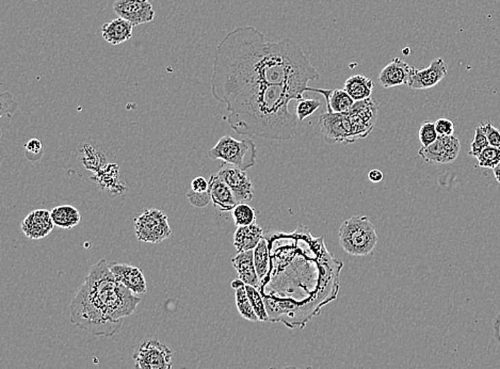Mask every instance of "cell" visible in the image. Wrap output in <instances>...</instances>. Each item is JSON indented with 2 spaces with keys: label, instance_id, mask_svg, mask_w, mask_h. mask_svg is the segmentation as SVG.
I'll list each match as a JSON object with an SVG mask.
<instances>
[{
  "label": "cell",
  "instance_id": "obj_1",
  "mask_svg": "<svg viewBox=\"0 0 500 369\" xmlns=\"http://www.w3.org/2000/svg\"><path fill=\"white\" fill-rule=\"evenodd\" d=\"M319 79L302 49L291 39L267 41L265 34L252 26L235 28L215 49L211 91L224 104L236 95L265 87L288 88L304 94L324 89L307 86Z\"/></svg>",
  "mask_w": 500,
  "mask_h": 369
},
{
  "label": "cell",
  "instance_id": "obj_2",
  "mask_svg": "<svg viewBox=\"0 0 500 369\" xmlns=\"http://www.w3.org/2000/svg\"><path fill=\"white\" fill-rule=\"evenodd\" d=\"M140 301L138 296L116 280L108 262L101 259L90 268L85 282L73 298L70 320L97 338H111Z\"/></svg>",
  "mask_w": 500,
  "mask_h": 369
},
{
  "label": "cell",
  "instance_id": "obj_3",
  "mask_svg": "<svg viewBox=\"0 0 500 369\" xmlns=\"http://www.w3.org/2000/svg\"><path fill=\"white\" fill-rule=\"evenodd\" d=\"M302 99L303 95L280 86L250 90L225 101L228 114L224 120L239 135L290 140L299 120L290 112L289 103Z\"/></svg>",
  "mask_w": 500,
  "mask_h": 369
},
{
  "label": "cell",
  "instance_id": "obj_4",
  "mask_svg": "<svg viewBox=\"0 0 500 369\" xmlns=\"http://www.w3.org/2000/svg\"><path fill=\"white\" fill-rule=\"evenodd\" d=\"M379 105L372 97L354 103L345 114L326 112L319 118L324 141L329 144H351L365 139L375 128Z\"/></svg>",
  "mask_w": 500,
  "mask_h": 369
},
{
  "label": "cell",
  "instance_id": "obj_5",
  "mask_svg": "<svg viewBox=\"0 0 500 369\" xmlns=\"http://www.w3.org/2000/svg\"><path fill=\"white\" fill-rule=\"evenodd\" d=\"M339 244L345 253L356 257L368 256L377 248L378 234L367 216H353L341 223Z\"/></svg>",
  "mask_w": 500,
  "mask_h": 369
},
{
  "label": "cell",
  "instance_id": "obj_6",
  "mask_svg": "<svg viewBox=\"0 0 500 369\" xmlns=\"http://www.w3.org/2000/svg\"><path fill=\"white\" fill-rule=\"evenodd\" d=\"M208 157L247 171L256 164L257 147L250 139L237 140L231 136H224L208 152Z\"/></svg>",
  "mask_w": 500,
  "mask_h": 369
},
{
  "label": "cell",
  "instance_id": "obj_7",
  "mask_svg": "<svg viewBox=\"0 0 500 369\" xmlns=\"http://www.w3.org/2000/svg\"><path fill=\"white\" fill-rule=\"evenodd\" d=\"M135 237L139 242L159 244L171 237L172 229L167 215L162 210L148 209L135 218Z\"/></svg>",
  "mask_w": 500,
  "mask_h": 369
},
{
  "label": "cell",
  "instance_id": "obj_8",
  "mask_svg": "<svg viewBox=\"0 0 500 369\" xmlns=\"http://www.w3.org/2000/svg\"><path fill=\"white\" fill-rule=\"evenodd\" d=\"M172 351L157 340H145L133 355L137 369H172Z\"/></svg>",
  "mask_w": 500,
  "mask_h": 369
},
{
  "label": "cell",
  "instance_id": "obj_9",
  "mask_svg": "<svg viewBox=\"0 0 500 369\" xmlns=\"http://www.w3.org/2000/svg\"><path fill=\"white\" fill-rule=\"evenodd\" d=\"M461 151V143L456 136H438L429 147H421L418 155L429 164H451L457 160Z\"/></svg>",
  "mask_w": 500,
  "mask_h": 369
},
{
  "label": "cell",
  "instance_id": "obj_10",
  "mask_svg": "<svg viewBox=\"0 0 500 369\" xmlns=\"http://www.w3.org/2000/svg\"><path fill=\"white\" fill-rule=\"evenodd\" d=\"M220 177L237 199L238 203H247L254 196V187L247 172L242 171L231 164H223L217 172Z\"/></svg>",
  "mask_w": 500,
  "mask_h": 369
},
{
  "label": "cell",
  "instance_id": "obj_11",
  "mask_svg": "<svg viewBox=\"0 0 500 369\" xmlns=\"http://www.w3.org/2000/svg\"><path fill=\"white\" fill-rule=\"evenodd\" d=\"M114 11L133 27L148 24L155 18V10L150 0H116Z\"/></svg>",
  "mask_w": 500,
  "mask_h": 369
},
{
  "label": "cell",
  "instance_id": "obj_12",
  "mask_svg": "<svg viewBox=\"0 0 500 369\" xmlns=\"http://www.w3.org/2000/svg\"><path fill=\"white\" fill-rule=\"evenodd\" d=\"M447 73L448 66L444 59H435L429 68L423 70L414 68L413 74L408 80V88L412 90L430 89L440 84L447 76Z\"/></svg>",
  "mask_w": 500,
  "mask_h": 369
},
{
  "label": "cell",
  "instance_id": "obj_13",
  "mask_svg": "<svg viewBox=\"0 0 500 369\" xmlns=\"http://www.w3.org/2000/svg\"><path fill=\"white\" fill-rule=\"evenodd\" d=\"M53 227L49 210L36 209L23 220L21 229L27 238L36 240L49 236L53 232Z\"/></svg>",
  "mask_w": 500,
  "mask_h": 369
},
{
  "label": "cell",
  "instance_id": "obj_14",
  "mask_svg": "<svg viewBox=\"0 0 500 369\" xmlns=\"http://www.w3.org/2000/svg\"><path fill=\"white\" fill-rule=\"evenodd\" d=\"M110 270L114 273L116 280L129 288L135 296L146 294L148 292V284L145 280L142 270L138 267H133L127 264H112L110 265Z\"/></svg>",
  "mask_w": 500,
  "mask_h": 369
},
{
  "label": "cell",
  "instance_id": "obj_15",
  "mask_svg": "<svg viewBox=\"0 0 500 369\" xmlns=\"http://www.w3.org/2000/svg\"><path fill=\"white\" fill-rule=\"evenodd\" d=\"M413 71L414 66L396 57L380 73L379 84L385 89L408 85Z\"/></svg>",
  "mask_w": 500,
  "mask_h": 369
},
{
  "label": "cell",
  "instance_id": "obj_16",
  "mask_svg": "<svg viewBox=\"0 0 500 369\" xmlns=\"http://www.w3.org/2000/svg\"><path fill=\"white\" fill-rule=\"evenodd\" d=\"M209 192L213 205L222 213L232 212L239 204L230 187L218 177L217 173L209 179Z\"/></svg>",
  "mask_w": 500,
  "mask_h": 369
},
{
  "label": "cell",
  "instance_id": "obj_17",
  "mask_svg": "<svg viewBox=\"0 0 500 369\" xmlns=\"http://www.w3.org/2000/svg\"><path fill=\"white\" fill-rule=\"evenodd\" d=\"M233 266L237 271L238 279L246 285H250L259 290L261 280L257 275L256 267L254 263V250L240 252L232 259Z\"/></svg>",
  "mask_w": 500,
  "mask_h": 369
},
{
  "label": "cell",
  "instance_id": "obj_18",
  "mask_svg": "<svg viewBox=\"0 0 500 369\" xmlns=\"http://www.w3.org/2000/svg\"><path fill=\"white\" fill-rule=\"evenodd\" d=\"M133 28L131 23L118 17L102 27V36L107 43L120 45L133 38Z\"/></svg>",
  "mask_w": 500,
  "mask_h": 369
},
{
  "label": "cell",
  "instance_id": "obj_19",
  "mask_svg": "<svg viewBox=\"0 0 500 369\" xmlns=\"http://www.w3.org/2000/svg\"><path fill=\"white\" fill-rule=\"evenodd\" d=\"M263 238V229L256 223L249 227H237L234 234V246L238 253L251 251Z\"/></svg>",
  "mask_w": 500,
  "mask_h": 369
},
{
  "label": "cell",
  "instance_id": "obj_20",
  "mask_svg": "<svg viewBox=\"0 0 500 369\" xmlns=\"http://www.w3.org/2000/svg\"><path fill=\"white\" fill-rule=\"evenodd\" d=\"M322 95L326 97L328 112L333 114H345L356 103L345 89L324 90Z\"/></svg>",
  "mask_w": 500,
  "mask_h": 369
},
{
  "label": "cell",
  "instance_id": "obj_21",
  "mask_svg": "<svg viewBox=\"0 0 500 369\" xmlns=\"http://www.w3.org/2000/svg\"><path fill=\"white\" fill-rule=\"evenodd\" d=\"M375 84L366 76L354 75L345 81V90L356 101H364L371 97Z\"/></svg>",
  "mask_w": 500,
  "mask_h": 369
},
{
  "label": "cell",
  "instance_id": "obj_22",
  "mask_svg": "<svg viewBox=\"0 0 500 369\" xmlns=\"http://www.w3.org/2000/svg\"><path fill=\"white\" fill-rule=\"evenodd\" d=\"M53 225L61 229H73L79 225L81 216L79 210L72 205H60L51 212Z\"/></svg>",
  "mask_w": 500,
  "mask_h": 369
},
{
  "label": "cell",
  "instance_id": "obj_23",
  "mask_svg": "<svg viewBox=\"0 0 500 369\" xmlns=\"http://www.w3.org/2000/svg\"><path fill=\"white\" fill-rule=\"evenodd\" d=\"M254 263H255L257 275L261 282L268 275L269 267H270V253H269L268 242L266 238H263L259 242V246L254 249Z\"/></svg>",
  "mask_w": 500,
  "mask_h": 369
},
{
  "label": "cell",
  "instance_id": "obj_24",
  "mask_svg": "<svg viewBox=\"0 0 500 369\" xmlns=\"http://www.w3.org/2000/svg\"><path fill=\"white\" fill-rule=\"evenodd\" d=\"M232 216L235 225L237 227H249L256 223L255 209L247 203H239L232 210Z\"/></svg>",
  "mask_w": 500,
  "mask_h": 369
},
{
  "label": "cell",
  "instance_id": "obj_25",
  "mask_svg": "<svg viewBox=\"0 0 500 369\" xmlns=\"http://www.w3.org/2000/svg\"><path fill=\"white\" fill-rule=\"evenodd\" d=\"M236 307H237L238 311L244 319L252 321V322L259 321V317H257L256 313L254 311L253 307H252L251 302H250L249 296H248L247 290H246V285L236 290Z\"/></svg>",
  "mask_w": 500,
  "mask_h": 369
},
{
  "label": "cell",
  "instance_id": "obj_26",
  "mask_svg": "<svg viewBox=\"0 0 500 369\" xmlns=\"http://www.w3.org/2000/svg\"><path fill=\"white\" fill-rule=\"evenodd\" d=\"M248 296H249L250 302L253 307L254 311L256 313L259 321H270L269 317L268 309H267L266 302L263 300V294H261L257 288L246 285Z\"/></svg>",
  "mask_w": 500,
  "mask_h": 369
},
{
  "label": "cell",
  "instance_id": "obj_27",
  "mask_svg": "<svg viewBox=\"0 0 500 369\" xmlns=\"http://www.w3.org/2000/svg\"><path fill=\"white\" fill-rule=\"evenodd\" d=\"M477 160H478L479 167L494 169L500 162V150L499 149H496V147L488 145L477 157Z\"/></svg>",
  "mask_w": 500,
  "mask_h": 369
},
{
  "label": "cell",
  "instance_id": "obj_28",
  "mask_svg": "<svg viewBox=\"0 0 500 369\" xmlns=\"http://www.w3.org/2000/svg\"><path fill=\"white\" fill-rule=\"evenodd\" d=\"M321 107V101L318 99H302L295 107V116L299 122L304 121L305 118L312 116L316 110Z\"/></svg>",
  "mask_w": 500,
  "mask_h": 369
},
{
  "label": "cell",
  "instance_id": "obj_29",
  "mask_svg": "<svg viewBox=\"0 0 500 369\" xmlns=\"http://www.w3.org/2000/svg\"><path fill=\"white\" fill-rule=\"evenodd\" d=\"M418 136H419V141H421L423 147H429V145L432 144L438 138L435 124L432 122H425V123L421 124L419 131H418Z\"/></svg>",
  "mask_w": 500,
  "mask_h": 369
},
{
  "label": "cell",
  "instance_id": "obj_30",
  "mask_svg": "<svg viewBox=\"0 0 500 369\" xmlns=\"http://www.w3.org/2000/svg\"><path fill=\"white\" fill-rule=\"evenodd\" d=\"M488 138H486V133L482 131L481 126H478L475 131V139L471 142V149L469 155L473 157H478L481 154V152L488 147Z\"/></svg>",
  "mask_w": 500,
  "mask_h": 369
},
{
  "label": "cell",
  "instance_id": "obj_31",
  "mask_svg": "<svg viewBox=\"0 0 500 369\" xmlns=\"http://www.w3.org/2000/svg\"><path fill=\"white\" fill-rule=\"evenodd\" d=\"M480 126L488 138V144L500 150V131L497 128L494 127L493 124L490 122H484V123H481Z\"/></svg>",
  "mask_w": 500,
  "mask_h": 369
},
{
  "label": "cell",
  "instance_id": "obj_32",
  "mask_svg": "<svg viewBox=\"0 0 500 369\" xmlns=\"http://www.w3.org/2000/svg\"><path fill=\"white\" fill-rule=\"evenodd\" d=\"M25 150H26V156L28 160L34 162L36 160L34 158H36V160H39L43 153V144L39 139L34 138L26 143Z\"/></svg>",
  "mask_w": 500,
  "mask_h": 369
},
{
  "label": "cell",
  "instance_id": "obj_33",
  "mask_svg": "<svg viewBox=\"0 0 500 369\" xmlns=\"http://www.w3.org/2000/svg\"><path fill=\"white\" fill-rule=\"evenodd\" d=\"M187 198L190 201L192 205L200 208L205 207L211 201V192L196 193L194 192V191L189 190L187 192Z\"/></svg>",
  "mask_w": 500,
  "mask_h": 369
},
{
  "label": "cell",
  "instance_id": "obj_34",
  "mask_svg": "<svg viewBox=\"0 0 500 369\" xmlns=\"http://www.w3.org/2000/svg\"><path fill=\"white\" fill-rule=\"evenodd\" d=\"M434 124L438 136H453L454 124L448 118H438Z\"/></svg>",
  "mask_w": 500,
  "mask_h": 369
},
{
  "label": "cell",
  "instance_id": "obj_35",
  "mask_svg": "<svg viewBox=\"0 0 500 369\" xmlns=\"http://www.w3.org/2000/svg\"><path fill=\"white\" fill-rule=\"evenodd\" d=\"M190 190L196 193L209 192V181L203 177H196L191 181Z\"/></svg>",
  "mask_w": 500,
  "mask_h": 369
},
{
  "label": "cell",
  "instance_id": "obj_36",
  "mask_svg": "<svg viewBox=\"0 0 500 369\" xmlns=\"http://www.w3.org/2000/svg\"><path fill=\"white\" fill-rule=\"evenodd\" d=\"M383 177H384V175H383L382 171H380V170L378 169L371 170V171H369V173H368V179H369V181H372V183H380V181L383 179Z\"/></svg>",
  "mask_w": 500,
  "mask_h": 369
},
{
  "label": "cell",
  "instance_id": "obj_37",
  "mask_svg": "<svg viewBox=\"0 0 500 369\" xmlns=\"http://www.w3.org/2000/svg\"><path fill=\"white\" fill-rule=\"evenodd\" d=\"M493 332L494 338H495V340H497V343L500 346V311L498 313L496 318L494 319Z\"/></svg>",
  "mask_w": 500,
  "mask_h": 369
},
{
  "label": "cell",
  "instance_id": "obj_38",
  "mask_svg": "<svg viewBox=\"0 0 500 369\" xmlns=\"http://www.w3.org/2000/svg\"><path fill=\"white\" fill-rule=\"evenodd\" d=\"M244 283L242 282L240 279H236V280L233 281L232 282V288H234L235 290H238V288H242V286H244Z\"/></svg>",
  "mask_w": 500,
  "mask_h": 369
},
{
  "label": "cell",
  "instance_id": "obj_39",
  "mask_svg": "<svg viewBox=\"0 0 500 369\" xmlns=\"http://www.w3.org/2000/svg\"><path fill=\"white\" fill-rule=\"evenodd\" d=\"M493 171L494 177H495L496 181H497L498 183H500V162L497 164V166H496L495 168H494Z\"/></svg>",
  "mask_w": 500,
  "mask_h": 369
},
{
  "label": "cell",
  "instance_id": "obj_40",
  "mask_svg": "<svg viewBox=\"0 0 500 369\" xmlns=\"http://www.w3.org/2000/svg\"><path fill=\"white\" fill-rule=\"evenodd\" d=\"M270 369H276V368H270ZM285 369H300V368H297V367H287V368H285Z\"/></svg>",
  "mask_w": 500,
  "mask_h": 369
}]
</instances>
